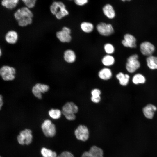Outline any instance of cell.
Masks as SVG:
<instances>
[{"label":"cell","mask_w":157,"mask_h":157,"mask_svg":"<svg viewBox=\"0 0 157 157\" xmlns=\"http://www.w3.org/2000/svg\"></svg>","instance_id":"obj_36"},{"label":"cell","mask_w":157,"mask_h":157,"mask_svg":"<svg viewBox=\"0 0 157 157\" xmlns=\"http://www.w3.org/2000/svg\"><path fill=\"white\" fill-rule=\"evenodd\" d=\"M49 89V85L39 83H36L32 88V92L33 95L39 99L42 98V93L47 92Z\"/></svg>","instance_id":"obj_8"},{"label":"cell","mask_w":157,"mask_h":157,"mask_svg":"<svg viewBox=\"0 0 157 157\" xmlns=\"http://www.w3.org/2000/svg\"><path fill=\"white\" fill-rule=\"evenodd\" d=\"M16 70L13 67L4 65L0 69V75L5 81H12L15 78Z\"/></svg>","instance_id":"obj_2"},{"label":"cell","mask_w":157,"mask_h":157,"mask_svg":"<svg viewBox=\"0 0 157 157\" xmlns=\"http://www.w3.org/2000/svg\"><path fill=\"white\" fill-rule=\"evenodd\" d=\"M18 0H3L1 2V5L8 9L15 8L18 3Z\"/></svg>","instance_id":"obj_24"},{"label":"cell","mask_w":157,"mask_h":157,"mask_svg":"<svg viewBox=\"0 0 157 157\" xmlns=\"http://www.w3.org/2000/svg\"><path fill=\"white\" fill-rule=\"evenodd\" d=\"M96 29L100 34L105 36H109L112 34L114 32L113 28L111 24L103 22L98 24Z\"/></svg>","instance_id":"obj_6"},{"label":"cell","mask_w":157,"mask_h":157,"mask_svg":"<svg viewBox=\"0 0 157 157\" xmlns=\"http://www.w3.org/2000/svg\"><path fill=\"white\" fill-rule=\"evenodd\" d=\"M98 77L103 81H108L111 78L113 73L111 69L108 67H104L101 69L98 73Z\"/></svg>","instance_id":"obj_15"},{"label":"cell","mask_w":157,"mask_h":157,"mask_svg":"<svg viewBox=\"0 0 157 157\" xmlns=\"http://www.w3.org/2000/svg\"><path fill=\"white\" fill-rule=\"evenodd\" d=\"M132 81L135 84H142L145 82L146 78L143 75L140 74H137L133 77Z\"/></svg>","instance_id":"obj_25"},{"label":"cell","mask_w":157,"mask_h":157,"mask_svg":"<svg viewBox=\"0 0 157 157\" xmlns=\"http://www.w3.org/2000/svg\"><path fill=\"white\" fill-rule=\"evenodd\" d=\"M41 152L43 157H57V154L55 152L44 147L41 149Z\"/></svg>","instance_id":"obj_27"},{"label":"cell","mask_w":157,"mask_h":157,"mask_svg":"<svg viewBox=\"0 0 157 157\" xmlns=\"http://www.w3.org/2000/svg\"><path fill=\"white\" fill-rule=\"evenodd\" d=\"M157 107L154 105L149 104L145 106L143 109V112L145 117L148 119H152L155 112L157 110Z\"/></svg>","instance_id":"obj_16"},{"label":"cell","mask_w":157,"mask_h":157,"mask_svg":"<svg viewBox=\"0 0 157 157\" xmlns=\"http://www.w3.org/2000/svg\"><path fill=\"white\" fill-rule=\"evenodd\" d=\"M26 7L28 8H33L35 6L36 2V0H22Z\"/></svg>","instance_id":"obj_31"},{"label":"cell","mask_w":157,"mask_h":157,"mask_svg":"<svg viewBox=\"0 0 157 157\" xmlns=\"http://www.w3.org/2000/svg\"><path fill=\"white\" fill-rule=\"evenodd\" d=\"M116 77L119 81L121 85L125 86L128 84L130 78V76L128 74L119 72L116 75Z\"/></svg>","instance_id":"obj_20"},{"label":"cell","mask_w":157,"mask_h":157,"mask_svg":"<svg viewBox=\"0 0 157 157\" xmlns=\"http://www.w3.org/2000/svg\"><path fill=\"white\" fill-rule=\"evenodd\" d=\"M63 58L64 60L67 63H71L75 62L76 56L75 53L71 49H67L64 53Z\"/></svg>","instance_id":"obj_18"},{"label":"cell","mask_w":157,"mask_h":157,"mask_svg":"<svg viewBox=\"0 0 157 157\" xmlns=\"http://www.w3.org/2000/svg\"><path fill=\"white\" fill-rule=\"evenodd\" d=\"M32 19L30 17L23 18L18 21V25L21 26H25L32 22Z\"/></svg>","instance_id":"obj_28"},{"label":"cell","mask_w":157,"mask_h":157,"mask_svg":"<svg viewBox=\"0 0 157 157\" xmlns=\"http://www.w3.org/2000/svg\"><path fill=\"white\" fill-rule=\"evenodd\" d=\"M50 10L51 13L58 19H61L69 14L65 5L61 1L53 2L50 7Z\"/></svg>","instance_id":"obj_1"},{"label":"cell","mask_w":157,"mask_h":157,"mask_svg":"<svg viewBox=\"0 0 157 157\" xmlns=\"http://www.w3.org/2000/svg\"><path fill=\"white\" fill-rule=\"evenodd\" d=\"M75 3L79 6H82L87 4L88 2L87 0H75L74 1Z\"/></svg>","instance_id":"obj_33"},{"label":"cell","mask_w":157,"mask_h":157,"mask_svg":"<svg viewBox=\"0 0 157 157\" xmlns=\"http://www.w3.org/2000/svg\"><path fill=\"white\" fill-rule=\"evenodd\" d=\"M147 65L151 69H157V57L152 56H149L146 59Z\"/></svg>","instance_id":"obj_22"},{"label":"cell","mask_w":157,"mask_h":157,"mask_svg":"<svg viewBox=\"0 0 157 157\" xmlns=\"http://www.w3.org/2000/svg\"><path fill=\"white\" fill-rule=\"evenodd\" d=\"M5 38L7 43L10 44H15L17 40V33L14 31H9L6 34Z\"/></svg>","instance_id":"obj_19"},{"label":"cell","mask_w":157,"mask_h":157,"mask_svg":"<svg viewBox=\"0 0 157 157\" xmlns=\"http://www.w3.org/2000/svg\"><path fill=\"white\" fill-rule=\"evenodd\" d=\"M50 117L52 118L56 119H59L62 114V111L58 109H51L48 112Z\"/></svg>","instance_id":"obj_26"},{"label":"cell","mask_w":157,"mask_h":157,"mask_svg":"<svg viewBox=\"0 0 157 157\" xmlns=\"http://www.w3.org/2000/svg\"><path fill=\"white\" fill-rule=\"evenodd\" d=\"M57 157H74L73 155L68 151H64Z\"/></svg>","instance_id":"obj_32"},{"label":"cell","mask_w":157,"mask_h":157,"mask_svg":"<svg viewBox=\"0 0 157 157\" xmlns=\"http://www.w3.org/2000/svg\"><path fill=\"white\" fill-rule=\"evenodd\" d=\"M79 108L74 103L70 101L65 103L62 108V114L65 116L67 115L77 113L78 111Z\"/></svg>","instance_id":"obj_9"},{"label":"cell","mask_w":157,"mask_h":157,"mask_svg":"<svg viewBox=\"0 0 157 157\" xmlns=\"http://www.w3.org/2000/svg\"><path fill=\"white\" fill-rule=\"evenodd\" d=\"M136 39L133 35L127 34L124 36V40L122 41V44L125 47L130 48L136 47Z\"/></svg>","instance_id":"obj_14"},{"label":"cell","mask_w":157,"mask_h":157,"mask_svg":"<svg viewBox=\"0 0 157 157\" xmlns=\"http://www.w3.org/2000/svg\"><path fill=\"white\" fill-rule=\"evenodd\" d=\"M104 48L105 52L107 54L111 55L114 52V47L111 44L107 43L105 44Z\"/></svg>","instance_id":"obj_29"},{"label":"cell","mask_w":157,"mask_h":157,"mask_svg":"<svg viewBox=\"0 0 157 157\" xmlns=\"http://www.w3.org/2000/svg\"><path fill=\"white\" fill-rule=\"evenodd\" d=\"M103 151L101 148L93 146L88 151L84 153L81 157H103Z\"/></svg>","instance_id":"obj_12"},{"label":"cell","mask_w":157,"mask_h":157,"mask_svg":"<svg viewBox=\"0 0 157 157\" xmlns=\"http://www.w3.org/2000/svg\"><path fill=\"white\" fill-rule=\"evenodd\" d=\"M32 131L28 129L21 131L17 137L18 142L21 145L29 144L32 142Z\"/></svg>","instance_id":"obj_5"},{"label":"cell","mask_w":157,"mask_h":157,"mask_svg":"<svg viewBox=\"0 0 157 157\" xmlns=\"http://www.w3.org/2000/svg\"><path fill=\"white\" fill-rule=\"evenodd\" d=\"M91 97L97 98L101 97V90L98 88H94L91 91Z\"/></svg>","instance_id":"obj_30"},{"label":"cell","mask_w":157,"mask_h":157,"mask_svg":"<svg viewBox=\"0 0 157 157\" xmlns=\"http://www.w3.org/2000/svg\"><path fill=\"white\" fill-rule=\"evenodd\" d=\"M138 56L134 54L129 56L127 59L126 69L129 73H133L138 69L140 66V63L138 60Z\"/></svg>","instance_id":"obj_3"},{"label":"cell","mask_w":157,"mask_h":157,"mask_svg":"<svg viewBox=\"0 0 157 157\" xmlns=\"http://www.w3.org/2000/svg\"><path fill=\"white\" fill-rule=\"evenodd\" d=\"M14 16L17 21L25 17L32 18L33 14L28 8L26 7H22L19 9L14 13Z\"/></svg>","instance_id":"obj_11"},{"label":"cell","mask_w":157,"mask_h":157,"mask_svg":"<svg viewBox=\"0 0 157 157\" xmlns=\"http://www.w3.org/2000/svg\"><path fill=\"white\" fill-rule=\"evenodd\" d=\"M3 104V98L2 96L1 95L0 96V109H1L2 107Z\"/></svg>","instance_id":"obj_34"},{"label":"cell","mask_w":157,"mask_h":157,"mask_svg":"<svg viewBox=\"0 0 157 157\" xmlns=\"http://www.w3.org/2000/svg\"><path fill=\"white\" fill-rule=\"evenodd\" d=\"M102 10L104 15L109 19H113L115 17V13L112 6L109 4H107L103 8Z\"/></svg>","instance_id":"obj_17"},{"label":"cell","mask_w":157,"mask_h":157,"mask_svg":"<svg viewBox=\"0 0 157 157\" xmlns=\"http://www.w3.org/2000/svg\"><path fill=\"white\" fill-rule=\"evenodd\" d=\"M140 47L141 53L145 56H151L155 50L154 45L148 42L142 43L140 45Z\"/></svg>","instance_id":"obj_13"},{"label":"cell","mask_w":157,"mask_h":157,"mask_svg":"<svg viewBox=\"0 0 157 157\" xmlns=\"http://www.w3.org/2000/svg\"><path fill=\"white\" fill-rule=\"evenodd\" d=\"M41 128L43 133L46 137H52L56 134L55 125L49 119L44 121L41 125Z\"/></svg>","instance_id":"obj_4"},{"label":"cell","mask_w":157,"mask_h":157,"mask_svg":"<svg viewBox=\"0 0 157 157\" xmlns=\"http://www.w3.org/2000/svg\"><path fill=\"white\" fill-rule=\"evenodd\" d=\"M75 134L79 140L85 141L89 137V131L87 127L83 125H79L75 131Z\"/></svg>","instance_id":"obj_10"},{"label":"cell","mask_w":157,"mask_h":157,"mask_svg":"<svg viewBox=\"0 0 157 157\" xmlns=\"http://www.w3.org/2000/svg\"><path fill=\"white\" fill-rule=\"evenodd\" d=\"M115 62L114 58L111 55L107 54L104 56L101 59L102 64L106 67L112 66Z\"/></svg>","instance_id":"obj_21"},{"label":"cell","mask_w":157,"mask_h":157,"mask_svg":"<svg viewBox=\"0 0 157 157\" xmlns=\"http://www.w3.org/2000/svg\"><path fill=\"white\" fill-rule=\"evenodd\" d=\"M1 49H0V55L1 56Z\"/></svg>","instance_id":"obj_35"},{"label":"cell","mask_w":157,"mask_h":157,"mask_svg":"<svg viewBox=\"0 0 157 157\" xmlns=\"http://www.w3.org/2000/svg\"><path fill=\"white\" fill-rule=\"evenodd\" d=\"M71 33V30L70 28L64 26L63 27L61 31L56 33V36L62 42H69L72 40Z\"/></svg>","instance_id":"obj_7"},{"label":"cell","mask_w":157,"mask_h":157,"mask_svg":"<svg viewBox=\"0 0 157 157\" xmlns=\"http://www.w3.org/2000/svg\"><path fill=\"white\" fill-rule=\"evenodd\" d=\"M80 28L84 32L89 33L91 32L94 28V25L92 23L86 22H82L80 24Z\"/></svg>","instance_id":"obj_23"}]
</instances>
